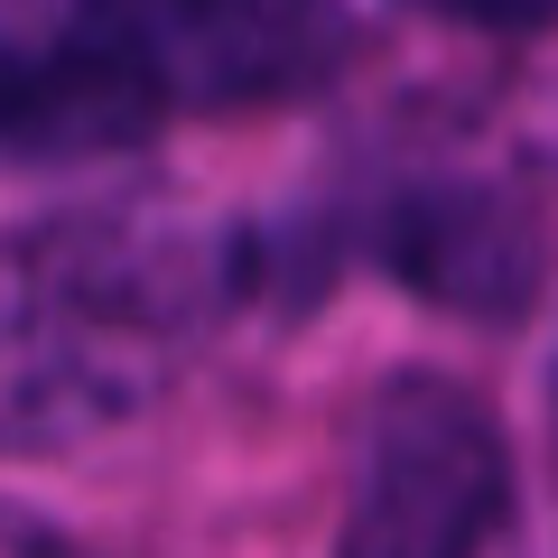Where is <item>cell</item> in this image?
Returning <instances> with one entry per match:
<instances>
[{
    "label": "cell",
    "instance_id": "1",
    "mask_svg": "<svg viewBox=\"0 0 558 558\" xmlns=\"http://www.w3.org/2000/svg\"><path fill=\"white\" fill-rule=\"evenodd\" d=\"M233 299V260L159 196L0 233V457H65L159 410Z\"/></svg>",
    "mask_w": 558,
    "mask_h": 558
},
{
    "label": "cell",
    "instance_id": "2",
    "mask_svg": "<svg viewBox=\"0 0 558 558\" xmlns=\"http://www.w3.org/2000/svg\"><path fill=\"white\" fill-rule=\"evenodd\" d=\"M344 47L336 0H20L0 28L10 57H102L159 112L270 102L326 75Z\"/></svg>",
    "mask_w": 558,
    "mask_h": 558
},
{
    "label": "cell",
    "instance_id": "3",
    "mask_svg": "<svg viewBox=\"0 0 558 558\" xmlns=\"http://www.w3.org/2000/svg\"><path fill=\"white\" fill-rule=\"evenodd\" d=\"M336 558H531L521 465L457 381H391L354 438Z\"/></svg>",
    "mask_w": 558,
    "mask_h": 558
},
{
    "label": "cell",
    "instance_id": "4",
    "mask_svg": "<svg viewBox=\"0 0 558 558\" xmlns=\"http://www.w3.org/2000/svg\"><path fill=\"white\" fill-rule=\"evenodd\" d=\"M391 260L457 307H512L531 289V233L502 196H465V186H418L391 215Z\"/></svg>",
    "mask_w": 558,
    "mask_h": 558
},
{
    "label": "cell",
    "instance_id": "5",
    "mask_svg": "<svg viewBox=\"0 0 558 558\" xmlns=\"http://www.w3.org/2000/svg\"><path fill=\"white\" fill-rule=\"evenodd\" d=\"M0 20H10V0H0ZM159 102L140 94L131 75L94 57H38V65H0V149H112V140L149 131Z\"/></svg>",
    "mask_w": 558,
    "mask_h": 558
},
{
    "label": "cell",
    "instance_id": "6",
    "mask_svg": "<svg viewBox=\"0 0 558 558\" xmlns=\"http://www.w3.org/2000/svg\"><path fill=\"white\" fill-rule=\"evenodd\" d=\"M0 558H84L75 539H57V531H38V521H10L0 512Z\"/></svg>",
    "mask_w": 558,
    "mask_h": 558
}]
</instances>
